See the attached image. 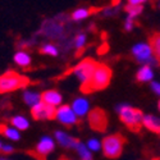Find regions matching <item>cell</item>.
<instances>
[{"label":"cell","mask_w":160,"mask_h":160,"mask_svg":"<svg viewBox=\"0 0 160 160\" xmlns=\"http://www.w3.org/2000/svg\"><path fill=\"white\" fill-rule=\"evenodd\" d=\"M112 76H113V72L108 65L102 63H98L95 72L90 78V81L81 85V91L83 94H91V92L104 90L109 86Z\"/></svg>","instance_id":"obj_1"},{"label":"cell","mask_w":160,"mask_h":160,"mask_svg":"<svg viewBox=\"0 0 160 160\" xmlns=\"http://www.w3.org/2000/svg\"><path fill=\"white\" fill-rule=\"evenodd\" d=\"M117 112L119 114V118L121 121L131 129V131H135L138 132L141 129L142 121H143V113L140 109L136 108H132L129 105L126 104H121L117 106Z\"/></svg>","instance_id":"obj_2"},{"label":"cell","mask_w":160,"mask_h":160,"mask_svg":"<svg viewBox=\"0 0 160 160\" xmlns=\"http://www.w3.org/2000/svg\"><path fill=\"white\" fill-rule=\"evenodd\" d=\"M31 83L30 78L22 76L14 71H8L0 76V94L16 91L18 88L27 87Z\"/></svg>","instance_id":"obj_3"},{"label":"cell","mask_w":160,"mask_h":160,"mask_svg":"<svg viewBox=\"0 0 160 160\" xmlns=\"http://www.w3.org/2000/svg\"><path fill=\"white\" fill-rule=\"evenodd\" d=\"M126 143V138L121 133H115V135L106 136L101 142V149L104 151V155L109 159L119 158L123 151Z\"/></svg>","instance_id":"obj_4"},{"label":"cell","mask_w":160,"mask_h":160,"mask_svg":"<svg viewBox=\"0 0 160 160\" xmlns=\"http://www.w3.org/2000/svg\"><path fill=\"white\" fill-rule=\"evenodd\" d=\"M96 65H98V62H95L91 58H86L82 62H79L76 67H73L71 72L74 73L77 76V78L81 81V85H83L90 81V78L92 77V74L95 72Z\"/></svg>","instance_id":"obj_5"},{"label":"cell","mask_w":160,"mask_h":160,"mask_svg":"<svg viewBox=\"0 0 160 160\" xmlns=\"http://www.w3.org/2000/svg\"><path fill=\"white\" fill-rule=\"evenodd\" d=\"M132 54L138 63L149 64V65L152 64V63H158L154 54H152V49H151L150 44L140 42V44L135 45L132 48Z\"/></svg>","instance_id":"obj_6"},{"label":"cell","mask_w":160,"mask_h":160,"mask_svg":"<svg viewBox=\"0 0 160 160\" xmlns=\"http://www.w3.org/2000/svg\"><path fill=\"white\" fill-rule=\"evenodd\" d=\"M31 114H32V118L36 119V121H41V119H54L57 117V109L54 105L46 104L41 100L32 106Z\"/></svg>","instance_id":"obj_7"},{"label":"cell","mask_w":160,"mask_h":160,"mask_svg":"<svg viewBox=\"0 0 160 160\" xmlns=\"http://www.w3.org/2000/svg\"><path fill=\"white\" fill-rule=\"evenodd\" d=\"M88 124L92 129L104 132L108 127V115L101 108H95L88 112Z\"/></svg>","instance_id":"obj_8"},{"label":"cell","mask_w":160,"mask_h":160,"mask_svg":"<svg viewBox=\"0 0 160 160\" xmlns=\"http://www.w3.org/2000/svg\"><path fill=\"white\" fill-rule=\"evenodd\" d=\"M54 146H55L54 141L46 136L40 140V142L36 145L33 151H30L28 154L32 155L33 158H36L37 160H46V156L54 150Z\"/></svg>","instance_id":"obj_9"},{"label":"cell","mask_w":160,"mask_h":160,"mask_svg":"<svg viewBox=\"0 0 160 160\" xmlns=\"http://www.w3.org/2000/svg\"><path fill=\"white\" fill-rule=\"evenodd\" d=\"M58 121L67 126V127H71L74 126L77 123V114L74 113L73 108L69 105H62L57 109V117H55Z\"/></svg>","instance_id":"obj_10"},{"label":"cell","mask_w":160,"mask_h":160,"mask_svg":"<svg viewBox=\"0 0 160 160\" xmlns=\"http://www.w3.org/2000/svg\"><path fill=\"white\" fill-rule=\"evenodd\" d=\"M55 140L63 146V148H67V149H76L77 143L79 142V140L73 138L72 136L68 135V133L62 132V131L55 132Z\"/></svg>","instance_id":"obj_11"},{"label":"cell","mask_w":160,"mask_h":160,"mask_svg":"<svg viewBox=\"0 0 160 160\" xmlns=\"http://www.w3.org/2000/svg\"><path fill=\"white\" fill-rule=\"evenodd\" d=\"M41 100L44 102H46V104L58 106V105H60L63 98H62V95L59 94L58 91H55V90H48V91H45V92H42V94H41Z\"/></svg>","instance_id":"obj_12"},{"label":"cell","mask_w":160,"mask_h":160,"mask_svg":"<svg viewBox=\"0 0 160 160\" xmlns=\"http://www.w3.org/2000/svg\"><path fill=\"white\" fill-rule=\"evenodd\" d=\"M72 108L74 110V113L78 115V117H83L88 113L90 110V102L87 101V99H83V98H79V99H76L72 104Z\"/></svg>","instance_id":"obj_13"},{"label":"cell","mask_w":160,"mask_h":160,"mask_svg":"<svg viewBox=\"0 0 160 160\" xmlns=\"http://www.w3.org/2000/svg\"><path fill=\"white\" fill-rule=\"evenodd\" d=\"M149 44L152 49V54L160 65V32H154L149 37Z\"/></svg>","instance_id":"obj_14"},{"label":"cell","mask_w":160,"mask_h":160,"mask_svg":"<svg viewBox=\"0 0 160 160\" xmlns=\"http://www.w3.org/2000/svg\"><path fill=\"white\" fill-rule=\"evenodd\" d=\"M142 124L152 132L160 133V119L154 115H143Z\"/></svg>","instance_id":"obj_15"},{"label":"cell","mask_w":160,"mask_h":160,"mask_svg":"<svg viewBox=\"0 0 160 160\" xmlns=\"http://www.w3.org/2000/svg\"><path fill=\"white\" fill-rule=\"evenodd\" d=\"M136 78L138 82H149L154 78V72H152V68L149 65V64H145L142 68L137 72L136 74Z\"/></svg>","instance_id":"obj_16"},{"label":"cell","mask_w":160,"mask_h":160,"mask_svg":"<svg viewBox=\"0 0 160 160\" xmlns=\"http://www.w3.org/2000/svg\"><path fill=\"white\" fill-rule=\"evenodd\" d=\"M14 62L19 67L27 68V67H30V64H31V57H30L28 52H26V51H18L14 55Z\"/></svg>","instance_id":"obj_17"},{"label":"cell","mask_w":160,"mask_h":160,"mask_svg":"<svg viewBox=\"0 0 160 160\" xmlns=\"http://www.w3.org/2000/svg\"><path fill=\"white\" fill-rule=\"evenodd\" d=\"M10 123L13 127H16L17 129L19 131H24L30 127V123L27 121V118L26 117H22V115H17V117H13L10 119Z\"/></svg>","instance_id":"obj_18"},{"label":"cell","mask_w":160,"mask_h":160,"mask_svg":"<svg viewBox=\"0 0 160 160\" xmlns=\"http://www.w3.org/2000/svg\"><path fill=\"white\" fill-rule=\"evenodd\" d=\"M76 150H77L79 158H81V160H94L92 159V155H91V150L88 148H86V145L82 143L81 141L77 143Z\"/></svg>","instance_id":"obj_19"},{"label":"cell","mask_w":160,"mask_h":160,"mask_svg":"<svg viewBox=\"0 0 160 160\" xmlns=\"http://www.w3.org/2000/svg\"><path fill=\"white\" fill-rule=\"evenodd\" d=\"M23 100H24L26 104H28L30 106H33L38 101H41V95H38V94H36V92H32V91H24Z\"/></svg>","instance_id":"obj_20"},{"label":"cell","mask_w":160,"mask_h":160,"mask_svg":"<svg viewBox=\"0 0 160 160\" xmlns=\"http://www.w3.org/2000/svg\"><path fill=\"white\" fill-rule=\"evenodd\" d=\"M143 10V5L142 4H137V5H132V4H127L124 7V12H127V14L133 17V18H136L138 17L141 13Z\"/></svg>","instance_id":"obj_21"},{"label":"cell","mask_w":160,"mask_h":160,"mask_svg":"<svg viewBox=\"0 0 160 160\" xmlns=\"http://www.w3.org/2000/svg\"><path fill=\"white\" fill-rule=\"evenodd\" d=\"M91 16V12H90V9H85V8H79V9H76L73 13H72V16H71V18L73 19V21H83V19H86L87 17H90Z\"/></svg>","instance_id":"obj_22"},{"label":"cell","mask_w":160,"mask_h":160,"mask_svg":"<svg viewBox=\"0 0 160 160\" xmlns=\"http://www.w3.org/2000/svg\"><path fill=\"white\" fill-rule=\"evenodd\" d=\"M3 135H4L7 138L14 140V141H18V140L21 138L19 129H17L16 127H8V126H7V128H5V131H4Z\"/></svg>","instance_id":"obj_23"},{"label":"cell","mask_w":160,"mask_h":160,"mask_svg":"<svg viewBox=\"0 0 160 160\" xmlns=\"http://www.w3.org/2000/svg\"><path fill=\"white\" fill-rule=\"evenodd\" d=\"M40 52H41V54H46V55H51V57H57L58 55V48L55 45L46 44L40 49Z\"/></svg>","instance_id":"obj_24"},{"label":"cell","mask_w":160,"mask_h":160,"mask_svg":"<svg viewBox=\"0 0 160 160\" xmlns=\"http://www.w3.org/2000/svg\"><path fill=\"white\" fill-rule=\"evenodd\" d=\"M85 44H86V35H85V33L77 35V37H76V40H74L76 48H77V49H83Z\"/></svg>","instance_id":"obj_25"},{"label":"cell","mask_w":160,"mask_h":160,"mask_svg":"<svg viewBox=\"0 0 160 160\" xmlns=\"http://www.w3.org/2000/svg\"><path fill=\"white\" fill-rule=\"evenodd\" d=\"M87 148H88L91 151H99L100 148H101V143H100L99 140H96V138H91V140H88V142H87Z\"/></svg>","instance_id":"obj_26"},{"label":"cell","mask_w":160,"mask_h":160,"mask_svg":"<svg viewBox=\"0 0 160 160\" xmlns=\"http://www.w3.org/2000/svg\"><path fill=\"white\" fill-rule=\"evenodd\" d=\"M133 26H135V18L131 17V16H128V17L126 18V21H124V30H126V31H132Z\"/></svg>","instance_id":"obj_27"},{"label":"cell","mask_w":160,"mask_h":160,"mask_svg":"<svg viewBox=\"0 0 160 160\" xmlns=\"http://www.w3.org/2000/svg\"><path fill=\"white\" fill-rule=\"evenodd\" d=\"M13 150H14V149H13L10 145H3V148H2V150H0V151L4 152V154H10V152H13Z\"/></svg>","instance_id":"obj_28"},{"label":"cell","mask_w":160,"mask_h":160,"mask_svg":"<svg viewBox=\"0 0 160 160\" xmlns=\"http://www.w3.org/2000/svg\"><path fill=\"white\" fill-rule=\"evenodd\" d=\"M151 88L154 90V92H156L158 95H160V82H152Z\"/></svg>","instance_id":"obj_29"},{"label":"cell","mask_w":160,"mask_h":160,"mask_svg":"<svg viewBox=\"0 0 160 160\" xmlns=\"http://www.w3.org/2000/svg\"><path fill=\"white\" fill-rule=\"evenodd\" d=\"M108 49H109V46H108V44H102L101 45V49L99 50V54H105V51H108Z\"/></svg>","instance_id":"obj_30"},{"label":"cell","mask_w":160,"mask_h":160,"mask_svg":"<svg viewBox=\"0 0 160 160\" xmlns=\"http://www.w3.org/2000/svg\"><path fill=\"white\" fill-rule=\"evenodd\" d=\"M146 0H128V4H132V5H137V4H143Z\"/></svg>","instance_id":"obj_31"},{"label":"cell","mask_w":160,"mask_h":160,"mask_svg":"<svg viewBox=\"0 0 160 160\" xmlns=\"http://www.w3.org/2000/svg\"><path fill=\"white\" fill-rule=\"evenodd\" d=\"M119 3H121V0H113V2H112V7H117Z\"/></svg>","instance_id":"obj_32"},{"label":"cell","mask_w":160,"mask_h":160,"mask_svg":"<svg viewBox=\"0 0 160 160\" xmlns=\"http://www.w3.org/2000/svg\"><path fill=\"white\" fill-rule=\"evenodd\" d=\"M59 160H71V159H68V158H65V156H62Z\"/></svg>","instance_id":"obj_33"},{"label":"cell","mask_w":160,"mask_h":160,"mask_svg":"<svg viewBox=\"0 0 160 160\" xmlns=\"http://www.w3.org/2000/svg\"><path fill=\"white\" fill-rule=\"evenodd\" d=\"M2 148H3V143H2V142H0V150H2Z\"/></svg>","instance_id":"obj_34"},{"label":"cell","mask_w":160,"mask_h":160,"mask_svg":"<svg viewBox=\"0 0 160 160\" xmlns=\"http://www.w3.org/2000/svg\"><path fill=\"white\" fill-rule=\"evenodd\" d=\"M0 160H9V159H3V158H2V159H0Z\"/></svg>","instance_id":"obj_35"},{"label":"cell","mask_w":160,"mask_h":160,"mask_svg":"<svg viewBox=\"0 0 160 160\" xmlns=\"http://www.w3.org/2000/svg\"><path fill=\"white\" fill-rule=\"evenodd\" d=\"M159 110H160V101H159Z\"/></svg>","instance_id":"obj_36"},{"label":"cell","mask_w":160,"mask_h":160,"mask_svg":"<svg viewBox=\"0 0 160 160\" xmlns=\"http://www.w3.org/2000/svg\"><path fill=\"white\" fill-rule=\"evenodd\" d=\"M152 160H160V159H152Z\"/></svg>","instance_id":"obj_37"},{"label":"cell","mask_w":160,"mask_h":160,"mask_svg":"<svg viewBox=\"0 0 160 160\" xmlns=\"http://www.w3.org/2000/svg\"><path fill=\"white\" fill-rule=\"evenodd\" d=\"M159 8H160V4H159Z\"/></svg>","instance_id":"obj_38"}]
</instances>
